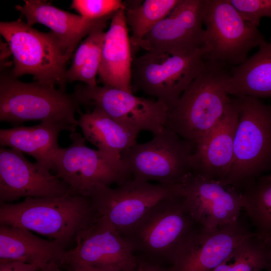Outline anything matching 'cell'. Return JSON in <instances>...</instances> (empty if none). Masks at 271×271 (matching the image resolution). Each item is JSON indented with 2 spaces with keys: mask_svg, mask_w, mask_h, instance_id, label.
<instances>
[{
  "mask_svg": "<svg viewBox=\"0 0 271 271\" xmlns=\"http://www.w3.org/2000/svg\"><path fill=\"white\" fill-rule=\"evenodd\" d=\"M97 218L89 197L70 192L53 198L28 197L16 203H0V224L37 232L64 246Z\"/></svg>",
  "mask_w": 271,
  "mask_h": 271,
  "instance_id": "6da1fadb",
  "label": "cell"
},
{
  "mask_svg": "<svg viewBox=\"0 0 271 271\" xmlns=\"http://www.w3.org/2000/svg\"><path fill=\"white\" fill-rule=\"evenodd\" d=\"M202 71L169 110L165 127L195 145L220 123L231 101L230 70L206 62Z\"/></svg>",
  "mask_w": 271,
  "mask_h": 271,
  "instance_id": "7a4b0ae2",
  "label": "cell"
},
{
  "mask_svg": "<svg viewBox=\"0 0 271 271\" xmlns=\"http://www.w3.org/2000/svg\"><path fill=\"white\" fill-rule=\"evenodd\" d=\"M202 226L193 218L177 189L154 206L125 238L139 256L162 264L176 256Z\"/></svg>",
  "mask_w": 271,
  "mask_h": 271,
  "instance_id": "3957f363",
  "label": "cell"
},
{
  "mask_svg": "<svg viewBox=\"0 0 271 271\" xmlns=\"http://www.w3.org/2000/svg\"><path fill=\"white\" fill-rule=\"evenodd\" d=\"M80 105L73 93L39 82L25 83L2 73L0 78V120L15 126L39 120L66 126L74 132Z\"/></svg>",
  "mask_w": 271,
  "mask_h": 271,
  "instance_id": "277c9868",
  "label": "cell"
},
{
  "mask_svg": "<svg viewBox=\"0 0 271 271\" xmlns=\"http://www.w3.org/2000/svg\"><path fill=\"white\" fill-rule=\"evenodd\" d=\"M234 98L238 113L234 158L223 182L241 192L271 171V106L254 97Z\"/></svg>",
  "mask_w": 271,
  "mask_h": 271,
  "instance_id": "5b68a950",
  "label": "cell"
},
{
  "mask_svg": "<svg viewBox=\"0 0 271 271\" xmlns=\"http://www.w3.org/2000/svg\"><path fill=\"white\" fill-rule=\"evenodd\" d=\"M0 33L13 56V77L31 74L38 82L66 91V66L72 57L53 32H40L18 20L1 22Z\"/></svg>",
  "mask_w": 271,
  "mask_h": 271,
  "instance_id": "8992f818",
  "label": "cell"
},
{
  "mask_svg": "<svg viewBox=\"0 0 271 271\" xmlns=\"http://www.w3.org/2000/svg\"><path fill=\"white\" fill-rule=\"evenodd\" d=\"M203 22L201 47L206 62L231 68L265 41L258 28L243 19L228 0H204Z\"/></svg>",
  "mask_w": 271,
  "mask_h": 271,
  "instance_id": "52a82bcc",
  "label": "cell"
},
{
  "mask_svg": "<svg viewBox=\"0 0 271 271\" xmlns=\"http://www.w3.org/2000/svg\"><path fill=\"white\" fill-rule=\"evenodd\" d=\"M71 145L60 148L54 160L56 175L73 195L89 197L97 190L132 178L121 158L88 147L80 133L71 132Z\"/></svg>",
  "mask_w": 271,
  "mask_h": 271,
  "instance_id": "ba28073f",
  "label": "cell"
},
{
  "mask_svg": "<svg viewBox=\"0 0 271 271\" xmlns=\"http://www.w3.org/2000/svg\"><path fill=\"white\" fill-rule=\"evenodd\" d=\"M206 64L201 47L186 53L146 52L133 60L132 89L156 97L170 110Z\"/></svg>",
  "mask_w": 271,
  "mask_h": 271,
  "instance_id": "9c48e42d",
  "label": "cell"
},
{
  "mask_svg": "<svg viewBox=\"0 0 271 271\" xmlns=\"http://www.w3.org/2000/svg\"><path fill=\"white\" fill-rule=\"evenodd\" d=\"M195 145L165 127L149 142L137 143L120 157L132 178L166 185L179 184L191 172Z\"/></svg>",
  "mask_w": 271,
  "mask_h": 271,
  "instance_id": "30bf717a",
  "label": "cell"
},
{
  "mask_svg": "<svg viewBox=\"0 0 271 271\" xmlns=\"http://www.w3.org/2000/svg\"><path fill=\"white\" fill-rule=\"evenodd\" d=\"M177 186L131 178L114 188H101L89 198L97 218L107 221L125 237L154 206L174 194Z\"/></svg>",
  "mask_w": 271,
  "mask_h": 271,
  "instance_id": "8fae6325",
  "label": "cell"
},
{
  "mask_svg": "<svg viewBox=\"0 0 271 271\" xmlns=\"http://www.w3.org/2000/svg\"><path fill=\"white\" fill-rule=\"evenodd\" d=\"M73 94L80 105L98 108L138 134L148 131L154 136L165 127L169 108L161 100L138 97L114 87H91L85 84L76 85Z\"/></svg>",
  "mask_w": 271,
  "mask_h": 271,
  "instance_id": "7c38bea8",
  "label": "cell"
},
{
  "mask_svg": "<svg viewBox=\"0 0 271 271\" xmlns=\"http://www.w3.org/2000/svg\"><path fill=\"white\" fill-rule=\"evenodd\" d=\"M76 246L66 250L61 266L80 264L118 271H137L138 258L129 241L110 223L97 218L76 235Z\"/></svg>",
  "mask_w": 271,
  "mask_h": 271,
  "instance_id": "4fadbf2b",
  "label": "cell"
},
{
  "mask_svg": "<svg viewBox=\"0 0 271 271\" xmlns=\"http://www.w3.org/2000/svg\"><path fill=\"white\" fill-rule=\"evenodd\" d=\"M191 215L199 225L215 228L230 225L240 216L241 192L222 181L190 172L178 184Z\"/></svg>",
  "mask_w": 271,
  "mask_h": 271,
  "instance_id": "5bb4252c",
  "label": "cell"
},
{
  "mask_svg": "<svg viewBox=\"0 0 271 271\" xmlns=\"http://www.w3.org/2000/svg\"><path fill=\"white\" fill-rule=\"evenodd\" d=\"M70 192L69 185L45 166L23 153L0 148V203L21 198H53Z\"/></svg>",
  "mask_w": 271,
  "mask_h": 271,
  "instance_id": "9a60e30c",
  "label": "cell"
},
{
  "mask_svg": "<svg viewBox=\"0 0 271 271\" xmlns=\"http://www.w3.org/2000/svg\"><path fill=\"white\" fill-rule=\"evenodd\" d=\"M254 233L240 216L226 226H201L178 253L168 271H212Z\"/></svg>",
  "mask_w": 271,
  "mask_h": 271,
  "instance_id": "2e32d148",
  "label": "cell"
},
{
  "mask_svg": "<svg viewBox=\"0 0 271 271\" xmlns=\"http://www.w3.org/2000/svg\"><path fill=\"white\" fill-rule=\"evenodd\" d=\"M204 0H180L138 43L147 52L186 53L202 46Z\"/></svg>",
  "mask_w": 271,
  "mask_h": 271,
  "instance_id": "e0dca14e",
  "label": "cell"
},
{
  "mask_svg": "<svg viewBox=\"0 0 271 271\" xmlns=\"http://www.w3.org/2000/svg\"><path fill=\"white\" fill-rule=\"evenodd\" d=\"M238 117L235 99L231 98L225 114L210 133L195 145L191 172L208 179L224 181L234 158V139Z\"/></svg>",
  "mask_w": 271,
  "mask_h": 271,
  "instance_id": "ac0fdd59",
  "label": "cell"
},
{
  "mask_svg": "<svg viewBox=\"0 0 271 271\" xmlns=\"http://www.w3.org/2000/svg\"><path fill=\"white\" fill-rule=\"evenodd\" d=\"M24 5L15 8L24 16L27 23H39L49 28L62 47L72 57L82 39L99 27L107 25L112 15L99 19H88L68 13L41 0H24Z\"/></svg>",
  "mask_w": 271,
  "mask_h": 271,
  "instance_id": "d6986e66",
  "label": "cell"
},
{
  "mask_svg": "<svg viewBox=\"0 0 271 271\" xmlns=\"http://www.w3.org/2000/svg\"><path fill=\"white\" fill-rule=\"evenodd\" d=\"M131 46L125 10H120L112 16L105 33L98 73L103 86L132 93Z\"/></svg>",
  "mask_w": 271,
  "mask_h": 271,
  "instance_id": "ffe728a7",
  "label": "cell"
},
{
  "mask_svg": "<svg viewBox=\"0 0 271 271\" xmlns=\"http://www.w3.org/2000/svg\"><path fill=\"white\" fill-rule=\"evenodd\" d=\"M62 244L47 240L19 227L0 224V261L17 260L37 264H60L66 251Z\"/></svg>",
  "mask_w": 271,
  "mask_h": 271,
  "instance_id": "44dd1931",
  "label": "cell"
},
{
  "mask_svg": "<svg viewBox=\"0 0 271 271\" xmlns=\"http://www.w3.org/2000/svg\"><path fill=\"white\" fill-rule=\"evenodd\" d=\"M63 130L68 131L64 125L46 122L1 129L0 145L31 156L37 162L54 171V160L60 149L58 136Z\"/></svg>",
  "mask_w": 271,
  "mask_h": 271,
  "instance_id": "7402d4cb",
  "label": "cell"
},
{
  "mask_svg": "<svg viewBox=\"0 0 271 271\" xmlns=\"http://www.w3.org/2000/svg\"><path fill=\"white\" fill-rule=\"evenodd\" d=\"M78 126L85 140L97 150L110 156L121 158V154L137 142L138 133L114 120L100 109L80 112Z\"/></svg>",
  "mask_w": 271,
  "mask_h": 271,
  "instance_id": "603a6c76",
  "label": "cell"
},
{
  "mask_svg": "<svg viewBox=\"0 0 271 271\" xmlns=\"http://www.w3.org/2000/svg\"><path fill=\"white\" fill-rule=\"evenodd\" d=\"M227 91L234 97H271V37L256 53L231 68Z\"/></svg>",
  "mask_w": 271,
  "mask_h": 271,
  "instance_id": "cb8c5ba5",
  "label": "cell"
},
{
  "mask_svg": "<svg viewBox=\"0 0 271 271\" xmlns=\"http://www.w3.org/2000/svg\"><path fill=\"white\" fill-rule=\"evenodd\" d=\"M106 25L94 29L81 42L74 55L72 64L66 72L67 81H80L87 85L96 86V77L101 60Z\"/></svg>",
  "mask_w": 271,
  "mask_h": 271,
  "instance_id": "d4e9b609",
  "label": "cell"
},
{
  "mask_svg": "<svg viewBox=\"0 0 271 271\" xmlns=\"http://www.w3.org/2000/svg\"><path fill=\"white\" fill-rule=\"evenodd\" d=\"M243 209L256 233L271 235V174L252 181L241 191Z\"/></svg>",
  "mask_w": 271,
  "mask_h": 271,
  "instance_id": "484cf974",
  "label": "cell"
},
{
  "mask_svg": "<svg viewBox=\"0 0 271 271\" xmlns=\"http://www.w3.org/2000/svg\"><path fill=\"white\" fill-rule=\"evenodd\" d=\"M271 265V249L255 233L237 246L212 271H262Z\"/></svg>",
  "mask_w": 271,
  "mask_h": 271,
  "instance_id": "4316f807",
  "label": "cell"
},
{
  "mask_svg": "<svg viewBox=\"0 0 271 271\" xmlns=\"http://www.w3.org/2000/svg\"><path fill=\"white\" fill-rule=\"evenodd\" d=\"M180 0H146L141 5L127 8L125 21L131 31V46L139 42L157 24L166 18Z\"/></svg>",
  "mask_w": 271,
  "mask_h": 271,
  "instance_id": "83f0119b",
  "label": "cell"
},
{
  "mask_svg": "<svg viewBox=\"0 0 271 271\" xmlns=\"http://www.w3.org/2000/svg\"><path fill=\"white\" fill-rule=\"evenodd\" d=\"M70 8L80 16L92 19L111 16L119 10L126 9L125 3L121 0H73Z\"/></svg>",
  "mask_w": 271,
  "mask_h": 271,
  "instance_id": "f1b7e54d",
  "label": "cell"
},
{
  "mask_svg": "<svg viewBox=\"0 0 271 271\" xmlns=\"http://www.w3.org/2000/svg\"><path fill=\"white\" fill-rule=\"evenodd\" d=\"M228 1L243 19L257 28L261 18H271V0Z\"/></svg>",
  "mask_w": 271,
  "mask_h": 271,
  "instance_id": "f546056e",
  "label": "cell"
},
{
  "mask_svg": "<svg viewBox=\"0 0 271 271\" xmlns=\"http://www.w3.org/2000/svg\"><path fill=\"white\" fill-rule=\"evenodd\" d=\"M40 268V266L37 264L21 261H0V271H39Z\"/></svg>",
  "mask_w": 271,
  "mask_h": 271,
  "instance_id": "4dcf8cb0",
  "label": "cell"
},
{
  "mask_svg": "<svg viewBox=\"0 0 271 271\" xmlns=\"http://www.w3.org/2000/svg\"><path fill=\"white\" fill-rule=\"evenodd\" d=\"M138 267L137 271H168L163 265L137 256Z\"/></svg>",
  "mask_w": 271,
  "mask_h": 271,
  "instance_id": "1f68e13d",
  "label": "cell"
},
{
  "mask_svg": "<svg viewBox=\"0 0 271 271\" xmlns=\"http://www.w3.org/2000/svg\"><path fill=\"white\" fill-rule=\"evenodd\" d=\"M62 267L68 271H118L109 268L80 264H70L63 266Z\"/></svg>",
  "mask_w": 271,
  "mask_h": 271,
  "instance_id": "d6a6232c",
  "label": "cell"
},
{
  "mask_svg": "<svg viewBox=\"0 0 271 271\" xmlns=\"http://www.w3.org/2000/svg\"><path fill=\"white\" fill-rule=\"evenodd\" d=\"M39 271H68L61 266L59 264L55 262H51L43 267L40 268Z\"/></svg>",
  "mask_w": 271,
  "mask_h": 271,
  "instance_id": "836d02e7",
  "label": "cell"
},
{
  "mask_svg": "<svg viewBox=\"0 0 271 271\" xmlns=\"http://www.w3.org/2000/svg\"><path fill=\"white\" fill-rule=\"evenodd\" d=\"M262 237L263 238L266 244L271 249V235Z\"/></svg>",
  "mask_w": 271,
  "mask_h": 271,
  "instance_id": "e575fe53",
  "label": "cell"
},
{
  "mask_svg": "<svg viewBox=\"0 0 271 271\" xmlns=\"http://www.w3.org/2000/svg\"><path fill=\"white\" fill-rule=\"evenodd\" d=\"M265 270L266 271H271V265Z\"/></svg>",
  "mask_w": 271,
  "mask_h": 271,
  "instance_id": "d590c367",
  "label": "cell"
}]
</instances>
